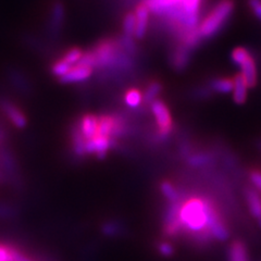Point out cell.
<instances>
[{"label":"cell","instance_id":"6da1fadb","mask_svg":"<svg viewBox=\"0 0 261 261\" xmlns=\"http://www.w3.org/2000/svg\"><path fill=\"white\" fill-rule=\"evenodd\" d=\"M202 0H144L150 13L167 19L181 36L198 28Z\"/></svg>","mask_w":261,"mask_h":261},{"label":"cell","instance_id":"7a4b0ae2","mask_svg":"<svg viewBox=\"0 0 261 261\" xmlns=\"http://www.w3.org/2000/svg\"><path fill=\"white\" fill-rule=\"evenodd\" d=\"M211 202L201 198H193L182 203L179 223L187 231L199 233L208 228V210Z\"/></svg>","mask_w":261,"mask_h":261},{"label":"cell","instance_id":"3957f363","mask_svg":"<svg viewBox=\"0 0 261 261\" xmlns=\"http://www.w3.org/2000/svg\"><path fill=\"white\" fill-rule=\"evenodd\" d=\"M234 7L233 0H220L198 24L197 30L201 39H208L217 35L231 18Z\"/></svg>","mask_w":261,"mask_h":261},{"label":"cell","instance_id":"277c9868","mask_svg":"<svg viewBox=\"0 0 261 261\" xmlns=\"http://www.w3.org/2000/svg\"><path fill=\"white\" fill-rule=\"evenodd\" d=\"M151 111L159 126V135L162 138H166L172 129V119H171L170 111L161 100L151 102Z\"/></svg>","mask_w":261,"mask_h":261},{"label":"cell","instance_id":"5b68a950","mask_svg":"<svg viewBox=\"0 0 261 261\" xmlns=\"http://www.w3.org/2000/svg\"><path fill=\"white\" fill-rule=\"evenodd\" d=\"M134 15H135L134 37L136 39H143L147 33V29H148L150 11L148 8H147V6L143 3L136 8Z\"/></svg>","mask_w":261,"mask_h":261},{"label":"cell","instance_id":"8992f818","mask_svg":"<svg viewBox=\"0 0 261 261\" xmlns=\"http://www.w3.org/2000/svg\"><path fill=\"white\" fill-rule=\"evenodd\" d=\"M93 74V68L88 67L84 64H76L74 67L65 74L64 76L60 77V81L64 84H74L81 83L88 80Z\"/></svg>","mask_w":261,"mask_h":261},{"label":"cell","instance_id":"52a82bcc","mask_svg":"<svg viewBox=\"0 0 261 261\" xmlns=\"http://www.w3.org/2000/svg\"><path fill=\"white\" fill-rule=\"evenodd\" d=\"M113 142L109 137L96 136L92 140L86 141L85 143V151L86 153H96L99 158H103L106 153L112 146Z\"/></svg>","mask_w":261,"mask_h":261},{"label":"cell","instance_id":"ba28073f","mask_svg":"<svg viewBox=\"0 0 261 261\" xmlns=\"http://www.w3.org/2000/svg\"><path fill=\"white\" fill-rule=\"evenodd\" d=\"M182 201L171 202V205L166 214V227L169 234H175L181 228V223H179V211H181Z\"/></svg>","mask_w":261,"mask_h":261},{"label":"cell","instance_id":"9c48e42d","mask_svg":"<svg viewBox=\"0 0 261 261\" xmlns=\"http://www.w3.org/2000/svg\"><path fill=\"white\" fill-rule=\"evenodd\" d=\"M98 126H99V120L93 114H87L81 121L80 132L85 138V141H89L98 135Z\"/></svg>","mask_w":261,"mask_h":261},{"label":"cell","instance_id":"30bf717a","mask_svg":"<svg viewBox=\"0 0 261 261\" xmlns=\"http://www.w3.org/2000/svg\"><path fill=\"white\" fill-rule=\"evenodd\" d=\"M191 55H192V49L185 46L184 44L179 43L174 49V53H173V57H172L173 67L176 70L185 69L186 65L190 63Z\"/></svg>","mask_w":261,"mask_h":261},{"label":"cell","instance_id":"8fae6325","mask_svg":"<svg viewBox=\"0 0 261 261\" xmlns=\"http://www.w3.org/2000/svg\"><path fill=\"white\" fill-rule=\"evenodd\" d=\"M2 108L15 127L23 128L27 125L25 116H24V114L18 108H16L13 103L8 102V101H3Z\"/></svg>","mask_w":261,"mask_h":261},{"label":"cell","instance_id":"7c38bea8","mask_svg":"<svg viewBox=\"0 0 261 261\" xmlns=\"http://www.w3.org/2000/svg\"><path fill=\"white\" fill-rule=\"evenodd\" d=\"M240 68L242 71L241 74L246 81L248 87H254L257 84V68L254 58L250 56L246 61L240 65Z\"/></svg>","mask_w":261,"mask_h":261},{"label":"cell","instance_id":"4fadbf2b","mask_svg":"<svg viewBox=\"0 0 261 261\" xmlns=\"http://www.w3.org/2000/svg\"><path fill=\"white\" fill-rule=\"evenodd\" d=\"M234 87H233V99L238 105H242L246 101L247 98V88L248 85L246 81L241 74H236L234 77Z\"/></svg>","mask_w":261,"mask_h":261},{"label":"cell","instance_id":"5bb4252c","mask_svg":"<svg viewBox=\"0 0 261 261\" xmlns=\"http://www.w3.org/2000/svg\"><path fill=\"white\" fill-rule=\"evenodd\" d=\"M246 199H247L248 207L250 209L251 215L257 219L259 225L261 226V197H260V195L255 191L248 190L246 192Z\"/></svg>","mask_w":261,"mask_h":261},{"label":"cell","instance_id":"9a60e30c","mask_svg":"<svg viewBox=\"0 0 261 261\" xmlns=\"http://www.w3.org/2000/svg\"><path fill=\"white\" fill-rule=\"evenodd\" d=\"M208 230L212 238H215L218 241H225L228 238V232L226 227L219 217L209 224Z\"/></svg>","mask_w":261,"mask_h":261},{"label":"cell","instance_id":"2e32d148","mask_svg":"<svg viewBox=\"0 0 261 261\" xmlns=\"http://www.w3.org/2000/svg\"><path fill=\"white\" fill-rule=\"evenodd\" d=\"M234 87V81L231 79H216L214 81H211L210 83V88L214 92L217 93H221V94H226V93H231L233 91Z\"/></svg>","mask_w":261,"mask_h":261},{"label":"cell","instance_id":"e0dca14e","mask_svg":"<svg viewBox=\"0 0 261 261\" xmlns=\"http://www.w3.org/2000/svg\"><path fill=\"white\" fill-rule=\"evenodd\" d=\"M114 127H116V121L110 117H105L99 120V126H98V135L109 137L114 135Z\"/></svg>","mask_w":261,"mask_h":261},{"label":"cell","instance_id":"ac0fdd59","mask_svg":"<svg viewBox=\"0 0 261 261\" xmlns=\"http://www.w3.org/2000/svg\"><path fill=\"white\" fill-rule=\"evenodd\" d=\"M63 18H64L63 7L60 3H56L53 7L51 16H50V28L53 29V31H59Z\"/></svg>","mask_w":261,"mask_h":261},{"label":"cell","instance_id":"d6986e66","mask_svg":"<svg viewBox=\"0 0 261 261\" xmlns=\"http://www.w3.org/2000/svg\"><path fill=\"white\" fill-rule=\"evenodd\" d=\"M230 260L231 261H248L247 252L245 246L241 242H235L230 250Z\"/></svg>","mask_w":261,"mask_h":261},{"label":"cell","instance_id":"ffe728a7","mask_svg":"<svg viewBox=\"0 0 261 261\" xmlns=\"http://www.w3.org/2000/svg\"><path fill=\"white\" fill-rule=\"evenodd\" d=\"M84 53L82 49L80 48H71L70 50H68L67 53L64 54V56L62 57V60L67 62L68 64H70L71 67H74V65H76L81 59L82 57H83Z\"/></svg>","mask_w":261,"mask_h":261},{"label":"cell","instance_id":"44dd1931","mask_svg":"<svg viewBox=\"0 0 261 261\" xmlns=\"http://www.w3.org/2000/svg\"><path fill=\"white\" fill-rule=\"evenodd\" d=\"M125 103L130 108H136L141 105L143 100V95L137 89H129L125 94Z\"/></svg>","mask_w":261,"mask_h":261},{"label":"cell","instance_id":"7402d4cb","mask_svg":"<svg viewBox=\"0 0 261 261\" xmlns=\"http://www.w3.org/2000/svg\"><path fill=\"white\" fill-rule=\"evenodd\" d=\"M135 32V15L134 13H127L123 19V35L125 37H134Z\"/></svg>","mask_w":261,"mask_h":261},{"label":"cell","instance_id":"603a6c76","mask_svg":"<svg viewBox=\"0 0 261 261\" xmlns=\"http://www.w3.org/2000/svg\"><path fill=\"white\" fill-rule=\"evenodd\" d=\"M85 143L86 141L83 135H82L77 129H75L74 133H73V147H74V151L77 156H84L86 153Z\"/></svg>","mask_w":261,"mask_h":261},{"label":"cell","instance_id":"cb8c5ba5","mask_svg":"<svg viewBox=\"0 0 261 261\" xmlns=\"http://www.w3.org/2000/svg\"><path fill=\"white\" fill-rule=\"evenodd\" d=\"M161 193L166 198H168L171 202H175L178 200V193L176 192L175 187L170 182H162L160 185Z\"/></svg>","mask_w":261,"mask_h":261},{"label":"cell","instance_id":"d4e9b609","mask_svg":"<svg viewBox=\"0 0 261 261\" xmlns=\"http://www.w3.org/2000/svg\"><path fill=\"white\" fill-rule=\"evenodd\" d=\"M250 56H251L250 53L247 50L246 48H244V47H238V48H235L234 50L232 51L231 59H232V61H233L236 65H239V67H240V65H241L244 61H246Z\"/></svg>","mask_w":261,"mask_h":261},{"label":"cell","instance_id":"484cf974","mask_svg":"<svg viewBox=\"0 0 261 261\" xmlns=\"http://www.w3.org/2000/svg\"><path fill=\"white\" fill-rule=\"evenodd\" d=\"M161 89H162V86L158 83V82H152L145 93V96H144L145 101L152 102L156 100V97L159 95Z\"/></svg>","mask_w":261,"mask_h":261},{"label":"cell","instance_id":"4316f807","mask_svg":"<svg viewBox=\"0 0 261 261\" xmlns=\"http://www.w3.org/2000/svg\"><path fill=\"white\" fill-rule=\"evenodd\" d=\"M72 69V67L70 64H68L65 61H63L62 59L58 60L57 62L54 63L53 68H51V71H53V74L58 76L59 79L64 76L67 73Z\"/></svg>","mask_w":261,"mask_h":261},{"label":"cell","instance_id":"83f0119b","mask_svg":"<svg viewBox=\"0 0 261 261\" xmlns=\"http://www.w3.org/2000/svg\"><path fill=\"white\" fill-rule=\"evenodd\" d=\"M210 161V157L206 153H198V154H194V156L190 157L189 162L190 165L193 167H200V166H205Z\"/></svg>","mask_w":261,"mask_h":261},{"label":"cell","instance_id":"f1b7e54d","mask_svg":"<svg viewBox=\"0 0 261 261\" xmlns=\"http://www.w3.org/2000/svg\"><path fill=\"white\" fill-rule=\"evenodd\" d=\"M248 6L256 18L261 21V0H248Z\"/></svg>","mask_w":261,"mask_h":261},{"label":"cell","instance_id":"f546056e","mask_svg":"<svg viewBox=\"0 0 261 261\" xmlns=\"http://www.w3.org/2000/svg\"><path fill=\"white\" fill-rule=\"evenodd\" d=\"M159 252L163 257H170L173 255L174 249L172 245H170L169 243H161L159 245Z\"/></svg>","mask_w":261,"mask_h":261},{"label":"cell","instance_id":"4dcf8cb0","mask_svg":"<svg viewBox=\"0 0 261 261\" xmlns=\"http://www.w3.org/2000/svg\"><path fill=\"white\" fill-rule=\"evenodd\" d=\"M250 179H251V182L254 183V185L257 187V189L261 191V172L254 171V172L250 174Z\"/></svg>","mask_w":261,"mask_h":261},{"label":"cell","instance_id":"1f68e13d","mask_svg":"<svg viewBox=\"0 0 261 261\" xmlns=\"http://www.w3.org/2000/svg\"><path fill=\"white\" fill-rule=\"evenodd\" d=\"M0 261H12L9 249L0 246Z\"/></svg>","mask_w":261,"mask_h":261},{"label":"cell","instance_id":"d6a6232c","mask_svg":"<svg viewBox=\"0 0 261 261\" xmlns=\"http://www.w3.org/2000/svg\"><path fill=\"white\" fill-rule=\"evenodd\" d=\"M103 232L106 234H109V235H112V234H116L117 232V226L114 224H107L103 228Z\"/></svg>","mask_w":261,"mask_h":261}]
</instances>
